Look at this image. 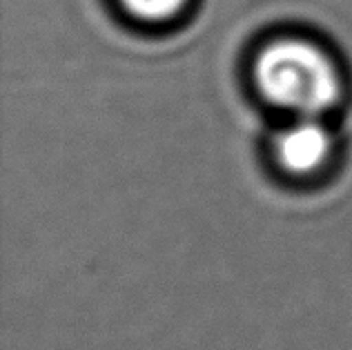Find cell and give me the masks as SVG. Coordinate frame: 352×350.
I'll list each match as a JSON object with an SVG mask.
<instances>
[{
	"instance_id": "obj_1",
	"label": "cell",
	"mask_w": 352,
	"mask_h": 350,
	"mask_svg": "<svg viewBox=\"0 0 352 350\" xmlns=\"http://www.w3.org/2000/svg\"><path fill=\"white\" fill-rule=\"evenodd\" d=\"M254 80L272 105L296 116H321L341 96L337 65L321 47L303 39L265 45L254 63Z\"/></svg>"
},
{
	"instance_id": "obj_2",
	"label": "cell",
	"mask_w": 352,
	"mask_h": 350,
	"mask_svg": "<svg viewBox=\"0 0 352 350\" xmlns=\"http://www.w3.org/2000/svg\"><path fill=\"white\" fill-rule=\"evenodd\" d=\"M332 150L330 132L317 116H299L274 141V156L290 174H310L326 163Z\"/></svg>"
},
{
	"instance_id": "obj_3",
	"label": "cell",
	"mask_w": 352,
	"mask_h": 350,
	"mask_svg": "<svg viewBox=\"0 0 352 350\" xmlns=\"http://www.w3.org/2000/svg\"><path fill=\"white\" fill-rule=\"evenodd\" d=\"M120 5L141 21L161 23L179 14L185 0H120Z\"/></svg>"
}]
</instances>
